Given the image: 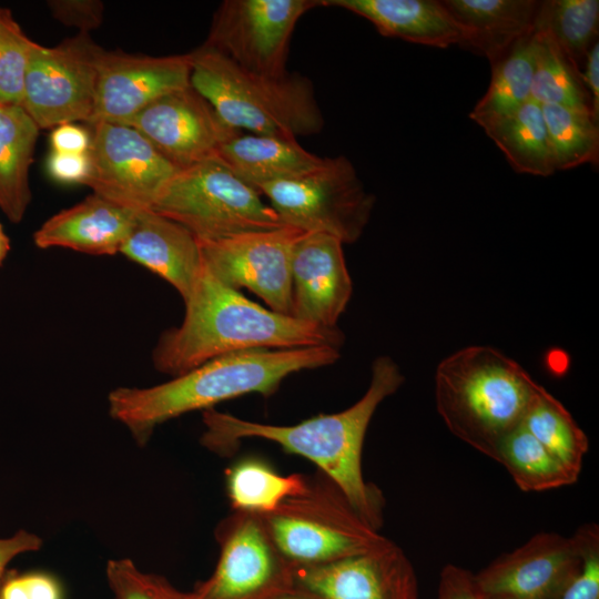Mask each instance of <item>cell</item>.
Returning <instances> with one entry per match:
<instances>
[{"instance_id": "cell-1", "label": "cell", "mask_w": 599, "mask_h": 599, "mask_svg": "<svg viewBox=\"0 0 599 599\" xmlns=\"http://www.w3.org/2000/svg\"><path fill=\"white\" fill-rule=\"evenodd\" d=\"M405 377L389 356L374 359L365 394L348 408L317 415L295 425L280 426L246 420L214 408L203 410L205 430L201 444L221 455H233L243 439L261 438L302 456L328 477L345 495L359 517L379 531L384 497L365 481L363 446L369 423L379 404L403 385Z\"/></svg>"}, {"instance_id": "cell-2", "label": "cell", "mask_w": 599, "mask_h": 599, "mask_svg": "<svg viewBox=\"0 0 599 599\" xmlns=\"http://www.w3.org/2000/svg\"><path fill=\"white\" fill-rule=\"evenodd\" d=\"M184 305L182 323L166 329L152 353L154 368L173 377L233 353L309 346L339 349L344 344L337 327H319L265 308L224 285L204 265Z\"/></svg>"}, {"instance_id": "cell-3", "label": "cell", "mask_w": 599, "mask_h": 599, "mask_svg": "<svg viewBox=\"0 0 599 599\" xmlns=\"http://www.w3.org/2000/svg\"><path fill=\"white\" fill-rule=\"evenodd\" d=\"M339 358L332 346L252 349L211 359L151 387H119L108 397L111 417L124 425L139 445L175 417L246 394L273 395L291 374L331 365Z\"/></svg>"}, {"instance_id": "cell-4", "label": "cell", "mask_w": 599, "mask_h": 599, "mask_svg": "<svg viewBox=\"0 0 599 599\" xmlns=\"http://www.w3.org/2000/svg\"><path fill=\"white\" fill-rule=\"evenodd\" d=\"M541 387L500 351L467 346L436 368V409L454 436L497 461L502 441L522 424Z\"/></svg>"}, {"instance_id": "cell-5", "label": "cell", "mask_w": 599, "mask_h": 599, "mask_svg": "<svg viewBox=\"0 0 599 599\" xmlns=\"http://www.w3.org/2000/svg\"><path fill=\"white\" fill-rule=\"evenodd\" d=\"M190 85L232 129L292 140L323 129L308 78L255 74L204 45L190 52Z\"/></svg>"}, {"instance_id": "cell-6", "label": "cell", "mask_w": 599, "mask_h": 599, "mask_svg": "<svg viewBox=\"0 0 599 599\" xmlns=\"http://www.w3.org/2000/svg\"><path fill=\"white\" fill-rule=\"evenodd\" d=\"M260 516L281 555L294 567L337 561L374 550L389 540L368 526L321 471L307 477L301 494Z\"/></svg>"}, {"instance_id": "cell-7", "label": "cell", "mask_w": 599, "mask_h": 599, "mask_svg": "<svg viewBox=\"0 0 599 599\" xmlns=\"http://www.w3.org/2000/svg\"><path fill=\"white\" fill-rule=\"evenodd\" d=\"M152 210L187 229L197 241L284 226L258 191L216 159L177 171Z\"/></svg>"}, {"instance_id": "cell-8", "label": "cell", "mask_w": 599, "mask_h": 599, "mask_svg": "<svg viewBox=\"0 0 599 599\" xmlns=\"http://www.w3.org/2000/svg\"><path fill=\"white\" fill-rule=\"evenodd\" d=\"M284 226L324 233L344 244L363 234L375 204L352 162L344 155L325 158L314 171L258 190Z\"/></svg>"}, {"instance_id": "cell-9", "label": "cell", "mask_w": 599, "mask_h": 599, "mask_svg": "<svg viewBox=\"0 0 599 599\" xmlns=\"http://www.w3.org/2000/svg\"><path fill=\"white\" fill-rule=\"evenodd\" d=\"M101 49L87 33L51 48L33 42L20 105L40 130L91 122Z\"/></svg>"}, {"instance_id": "cell-10", "label": "cell", "mask_w": 599, "mask_h": 599, "mask_svg": "<svg viewBox=\"0 0 599 599\" xmlns=\"http://www.w3.org/2000/svg\"><path fill=\"white\" fill-rule=\"evenodd\" d=\"M321 6L323 0H225L203 45L248 72L283 75L297 21Z\"/></svg>"}, {"instance_id": "cell-11", "label": "cell", "mask_w": 599, "mask_h": 599, "mask_svg": "<svg viewBox=\"0 0 599 599\" xmlns=\"http://www.w3.org/2000/svg\"><path fill=\"white\" fill-rule=\"evenodd\" d=\"M213 573L186 599H273L294 586V566L272 541L260 515L234 511L216 529Z\"/></svg>"}, {"instance_id": "cell-12", "label": "cell", "mask_w": 599, "mask_h": 599, "mask_svg": "<svg viewBox=\"0 0 599 599\" xmlns=\"http://www.w3.org/2000/svg\"><path fill=\"white\" fill-rule=\"evenodd\" d=\"M90 125V171L84 185L128 209L152 210L162 190L180 170L129 124L97 122Z\"/></svg>"}, {"instance_id": "cell-13", "label": "cell", "mask_w": 599, "mask_h": 599, "mask_svg": "<svg viewBox=\"0 0 599 599\" xmlns=\"http://www.w3.org/2000/svg\"><path fill=\"white\" fill-rule=\"evenodd\" d=\"M304 232L281 226L215 241H199L204 267L224 285L247 288L268 308L290 316L291 263Z\"/></svg>"}, {"instance_id": "cell-14", "label": "cell", "mask_w": 599, "mask_h": 599, "mask_svg": "<svg viewBox=\"0 0 599 599\" xmlns=\"http://www.w3.org/2000/svg\"><path fill=\"white\" fill-rule=\"evenodd\" d=\"M581 549L575 535L541 531L522 546L493 560L475 582L484 597L558 599L580 569Z\"/></svg>"}, {"instance_id": "cell-15", "label": "cell", "mask_w": 599, "mask_h": 599, "mask_svg": "<svg viewBox=\"0 0 599 599\" xmlns=\"http://www.w3.org/2000/svg\"><path fill=\"white\" fill-rule=\"evenodd\" d=\"M190 73V53L150 57L101 49L89 124H128L156 99L189 87Z\"/></svg>"}, {"instance_id": "cell-16", "label": "cell", "mask_w": 599, "mask_h": 599, "mask_svg": "<svg viewBox=\"0 0 599 599\" xmlns=\"http://www.w3.org/2000/svg\"><path fill=\"white\" fill-rule=\"evenodd\" d=\"M128 124L179 170L215 159L219 148L241 132L224 123L191 85L156 99Z\"/></svg>"}, {"instance_id": "cell-17", "label": "cell", "mask_w": 599, "mask_h": 599, "mask_svg": "<svg viewBox=\"0 0 599 599\" xmlns=\"http://www.w3.org/2000/svg\"><path fill=\"white\" fill-rule=\"evenodd\" d=\"M294 586L321 599H418L415 569L390 539L337 561L294 567Z\"/></svg>"}, {"instance_id": "cell-18", "label": "cell", "mask_w": 599, "mask_h": 599, "mask_svg": "<svg viewBox=\"0 0 599 599\" xmlns=\"http://www.w3.org/2000/svg\"><path fill=\"white\" fill-rule=\"evenodd\" d=\"M343 245L324 233H303L296 241L291 263V317L337 327L353 293Z\"/></svg>"}, {"instance_id": "cell-19", "label": "cell", "mask_w": 599, "mask_h": 599, "mask_svg": "<svg viewBox=\"0 0 599 599\" xmlns=\"http://www.w3.org/2000/svg\"><path fill=\"white\" fill-rule=\"evenodd\" d=\"M120 253L170 283L185 302L203 268L197 238L153 210L136 213Z\"/></svg>"}, {"instance_id": "cell-20", "label": "cell", "mask_w": 599, "mask_h": 599, "mask_svg": "<svg viewBox=\"0 0 599 599\" xmlns=\"http://www.w3.org/2000/svg\"><path fill=\"white\" fill-rule=\"evenodd\" d=\"M138 212L93 193L49 217L33 233V242L39 248L114 255L120 253Z\"/></svg>"}, {"instance_id": "cell-21", "label": "cell", "mask_w": 599, "mask_h": 599, "mask_svg": "<svg viewBox=\"0 0 599 599\" xmlns=\"http://www.w3.org/2000/svg\"><path fill=\"white\" fill-rule=\"evenodd\" d=\"M460 38L458 45L494 64L534 31L539 1L444 0Z\"/></svg>"}, {"instance_id": "cell-22", "label": "cell", "mask_w": 599, "mask_h": 599, "mask_svg": "<svg viewBox=\"0 0 599 599\" xmlns=\"http://www.w3.org/2000/svg\"><path fill=\"white\" fill-rule=\"evenodd\" d=\"M367 19L384 37L435 48L458 44L459 29L437 0H323Z\"/></svg>"}, {"instance_id": "cell-23", "label": "cell", "mask_w": 599, "mask_h": 599, "mask_svg": "<svg viewBox=\"0 0 599 599\" xmlns=\"http://www.w3.org/2000/svg\"><path fill=\"white\" fill-rule=\"evenodd\" d=\"M215 159L255 190L305 175L325 160L306 151L296 140L243 132L229 138Z\"/></svg>"}, {"instance_id": "cell-24", "label": "cell", "mask_w": 599, "mask_h": 599, "mask_svg": "<svg viewBox=\"0 0 599 599\" xmlns=\"http://www.w3.org/2000/svg\"><path fill=\"white\" fill-rule=\"evenodd\" d=\"M40 129L21 105L0 102V210L12 223L31 202L29 170Z\"/></svg>"}, {"instance_id": "cell-25", "label": "cell", "mask_w": 599, "mask_h": 599, "mask_svg": "<svg viewBox=\"0 0 599 599\" xmlns=\"http://www.w3.org/2000/svg\"><path fill=\"white\" fill-rule=\"evenodd\" d=\"M483 129L516 172L538 176L556 172L542 109L535 100Z\"/></svg>"}, {"instance_id": "cell-26", "label": "cell", "mask_w": 599, "mask_h": 599, "mask_svg": "<svg viewBox=\"0 0 599 599\" xmlns=\"http://www.w3.org/2000/svg\"><path fill=\"white\" fill-rule=\"evenodd\" d=\"M535 61L536 34L532 31L491 64L489 87L469 113V118L483 128L512 113L531 99Z\"/></svg>"}, {"instance_id": "cell-27", "label": "cell", "mask_w": 599, "mask_h": 599, "mask_svg": "<svg viewBox=\"0 0 599 599\" xmlns=\"http://www.w3.org/2000/svg\"><path fill=\"white\" fill-rule=\"evenodd\" d=\"M225 484L234 511L266 515L287 498L301 494L306 488L307 477L281 475L264 459L251 456L227 468Z\"/></svg>"}, {"instance_id": "cell-28", "label": "cell", "mask_w": 599, "mask_h": 599, "mask_svg": "<svg viewBox=\"0 0 599 599\" xmlns=\"http://www.w3.org/2000/svg\"><path fill=\"white\" fill-rule=\"evenodd\" d=\"M522 426L572 475L579 477L589 449L586 433L569 410L541 387L531 402Z\"/></svg>"}, {"instance_id": "cell-29", "label": "cell", "mask_w": 599, "mask_h": 599, "mask_svg": "<svg viewBox=\"0 0 599 599\" xmlns=\"http://www.w3.org/2000/svg\"><path fill=\"white\" fill-rule=\"evenodd\" d=\"M598 0L539 1L534 31L549 34L565 57L581 72V63L597 42Z\"/></svg>"}, {"instance_id": "cell-30", "label": "cell", "mask_w": 599, "mask_h": 599, "mask_svg": "<svg viewBox=\"0 0 599 599\" xmlns=\"http://www.w3.org/2000/svg\"><path fill=\"white\" fill-rule=\"evenodd\" d=\"M497 461L526 493L556 489L578 480L522 424L502 441Z\"/></svg>"}, {"instance_id": "cell-31", "label": "cell", "mask_w": 599, "mask_h": 599, "mask_svg": "<svg viewBox=\"0 0 599 599\" xmlns=\"http://www.w3.org/2000/svg\"><path fill=\"white\" fill-rule=\"evenodd\" d=\"M534 32L536 61L531 99L540 105H560L591 113L590 100L581 82L580 72L573 68L549 34Z\"/></svg>"}, {"instance_id": "cell-32", "label": "cell", "mask_w": 599, "mask_h": 599, "mask_svg": "<svg viewBox=\"0 0 599 599\" xmlns=\"http://www.w3.org/2000/svg\"><path fill=\"white\" fill-rule=\"evenodd\" d=\"M556 171L598 163L599 128L590 112L541 105Z\"/></svg>"}, {"instance_id": "cell-33", "label": "cell", "mask_w": 599, "mask_h": 599, "mask_svg": "<svg viewBox=\"0 0 599 599\" xmlns=\"http://www.w3.org/2000/svg\"><path fill=\"white\" fill-rule=\"evenodd\" d=\"M30 40L12 18L0 8V102L21 104Z\"/></svg>"}, {"instance_id": "cell-34", "label": "cell", "mask_w": 599, "mask_h": 599, "mask_svg": "<svg viewBox=\"0 0 599 599\" xmlns=\"http://www.w3.org/2000/svg\"><path fill=\"white\" fill-rule=\"evenodd\" d=\"M106 578L113 599H186L164 577L141 571L130 559L110 560Z\"/></svg>"}, {"instance_id": "cell-35", "label": "cell", "mask_w": 599, "mask_h": 599, "mask_svg": "<svg viewBox=\"0 0 599 599\" xmlns=\"http://www.w3.org/2000/svg\"><path fill=\"white\" fill-rule=\"evenodd\" d=\"M581 549V566L558 599H599V528L585 524L573 534Z\"/></svg>"}, {"instance_id": "cell-36", "label": "cell", "mask_w": 599, "mask_h": 599, "mask_svg": "<svg viewBox=\"0 0 599 599\" xmlns=\"http://www.w3.org/2000/svg\"><path fill=\"white\" fill-rule=\"evenodd\" d=\"M0 599H63V590L48 572L9 571L0 583Z\"/></svg>"}, {"instance_id": "cell-37", "label": "cell", "mask_w": 599, "mask_h": 599, "mask_svg": "<svg viewBox=\"0 0 599 599\" xmlns=\"http://www.w3.org/2000/svg\"><path fill=\"white\" fill-rule=\"evenodd\" d=\"M48 7L57 20L77 27L80 33H88L102 23L104 7L98 0H52Z\"/></svg>"}, {"instance_id": "cell-38", "label": "cell", "mask_w": 599, "mask_h": 599, "mask_svg": "<svg viewBox=\"0 0 599 599\" xmlns=\"http://www.w3.org/2000/svg\"><path fill=\"white\" fill-rule=\"evenodd\" d=\"M437 599H484V596L473 572L456 565H446L440 572Z\"/></svg>"}, {"instance_id": "cell-39", "label": "cell", "mask_w": 599, "mask_h": 599, "mask_svg": "<svg viewBox=\"0 0 599 599\" xmlns=\"http://www.w3.org/2000/svg\"><path fill=\"white\" fill-rule=\"evenodd\" d=\"M47 170L59 182L84 184L90 171L88 152L75 154L52 151L47 160Z\"/></svg>"}, {"instance_id": "cell-40", "label": "cell", "mask_w": 599, "mask_h": 599, "mask_svg": "<svg viewBox=\"0 0 599 599\" xmlns=\"http://www.w3.org/2000/svg\"><path fill=\"white\" fill-rule=\"evenodd\" d=\"M91 135L82 126L65 123L55 126L50 135L52 151L59 153H87Z\"/></svg>"}, {"instance_id": "cell-41", "label": "cell", "mask_w": 599, "mask_h": 599, "mask_svg": "<svg viewBox=\"0 0 599 599\" xmlns=\"http://www.w3.org/2000/svg\"><path fill=\"white\" fill-rule=\"evenodd\" d=\"M42 539L33 532L19 530L12 537L0 538V583L6 575L9 562L18 555L38 551Z\"/></svg>"}, {"instance_id": "cell-42", "label": "cell", "mask_w": 599, "mask_h": 599, "mask_svg": "<svg viewBox=\"0 0 599 599\" xmlns=\"http://www.w3.org/2000/svg\"><path fill=\"white\" fill-rule=\"evenodd\" d=\"M585 69L580 79L590 100L591 113L595 120L599 119V42L589 50L585 59Z\"/></svg>"}, {"instance_id": "cell-43", "label": "cell", "mask_w": 599, "mask_h": 599, "mask_svg": "<svg viewBox=\"0 0 599 599\" xmlns=\"http://www.w3.org/2000/svg\"><path fill=\"white\" fill-rule=\"evenodd\" d=\"M273 599H321L314 593L293 586L292 588L281 592Z\"/></svg>"}, {"instance_id": "cell-44", "label": "cell", "mask_w": 599, "mask_h": 599, "mask_svg": "<svg viewBox=\"0 0 599 599\" xmlns=\"http://www.w3.org/2000/svg\"><path fill=\"white\" fill-rule=\"evenodd\" d=\"M10 251V240L0 223V265H2Z\"/></svg>"}, {"instance_id": "cell-45", "label": "cell", "mask_w": 599, "mask_h": 599, "mask_svg": "<svg viewBox=\"0 0 599 599\" xmlns=\"http://www.w3.org/2000/svg\"><path fill=\"white\" fill-rule=\"evenodd\" d=\"M484 599H507V598H487V597H484Z\"/></svg>"}]
</instances>
